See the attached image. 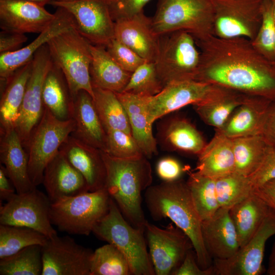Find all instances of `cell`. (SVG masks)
<instances>
[{"mask_svg":"<svg viewBox=\"0 0 275 275\" xmlns=\"http://www.w3.org/2000/svg\"><path fill=\"white\" fill-rule=\"evenodd\" d=\"M196 42L201 57L195 80L275 100V62L259 53L252 41L211 35Z\"/></svg>","mask_w":275,"mask_h":275,"instance_id":"6da1fadb","label":"cell"},{"mask_svg":"<svg viewBox=\"0 0 275 275\" xmlns=\"http://www.w3.org/2000/svg\"><path fill=\"white\" fill-rule=\"evenodd\" d=\"M145 200L154 221L169 218L187 235L201 268H207L212 265L202 237V221L186 181L179 179L150 185L146 189Z\"/></svg>","mask_w":275,"mask_h":275,"instance_id":"7a4b0ae2","label":"cell"},{"mask_svg":"<svg viewBox=\"0 0 275 275\" xmlns=\"http://www.w3.org/2000/svg\"><path fill=\"white\" fill-rule=\"evenodd\" d=\"M102 155L106 171L105 188L125 219L145 231L147 221L142 206V193L152 182L150 162L146 156L120 159L103 151Z\"/></svg>","mask_w":275,"mask_h":275,"instance_id":"3957f363","label":"cell"},{"mask_svg":"<svg viewBox=\"0 0 275 275\" xmlns=\"http://www.w3.org/2000/svg\"><path fill=\"white\" fill-rule=\"evenodd\" d=\"M92 232L121 251L128 260L132 274H155L147 251L145 231L132 226L112 198L107 213L96 224Z\"/></svg>","mask_w":275,"mask_h":275,"instance_id":"277c9868","label":"cell"},{"mask_svg":"<svg viewBox=\"0 0 275 275\" xmlns=\"http://www.w3.org/2000/svg\"><path fill=\"white\" fill-rule=\"evenodd\" d=\"M151 27L158 36L184 31L196 41L213 35V11L210 0H158Z\"/></svg>","mask_w":275,"mask_h":275,"instance_id":"5b68a950","label":"cell"},{"mask_svg":"<svg viewBox=\"0 0 275 275\" xmlns=\"http://www.w3.org/2000/svg\"><path fill=\"white\" fill-rule=\"evenodd\" d=\"M91 44L74 26L47 43L52 61L62 72L72 98L81 90L93 96L90 73Z\"/></svg>","mask_w":275,"mask_h":275,"instance_id":"8992f818","label":"cell"},{"mask_svg":"<svg viewBox=\"0 0 275 275\" xmlns=\"http://www.w3.org/2000/svg\"><path fill=\"white\" fill-rule=\"evenodd\" d=\"M111 197L104 187L51 203L52 224L70 234L89 235L108 212Z\"/></svg>","mask_w":275,"mask_h":275,"instance_id":"52a82bcc","label":"cell"},{"mask_svg":"<svg viewBox=\"0 0 275 275\" xmlns=\"http://www.w3.org/2000/svg\"><path fill=\"white\" fill-rule=\"evenodd\" d=\"M200 57L196 40L190 33L177 31L160 36L155 64L163 86L175 81L194 80Z\"/></svg>","mask_w":275,"mask_h":275,"instance_id":"ba28073f","label":"cell"},{"mask_svg":"<svg viewBox=\"0 0 275 275\" xmlns=\"http://www.w3.org/2000/svg\"><path fill=\"white\" fill-rule=\"evenodd\" d=\"M72 118L61 120L44 107L41 118L33 129L25 148L29 156V174L32 183H42L44 170L66 139L74 131Z\"/></svg>","mask_w":275,"mask_h":275,"instance_id":"9c48e42d","label":"cell"},{"mask_svg":"<svg viewBox=\"0 0 275 275\" xmlns=\"http://www.w3.org/2000/svg\"><path fill=\"white\" fill-rule=\"evenodd\" d=\"M210 1L213 11V35L255 39L261 22L264 0Z\"/></svg>","mask_w":275,"mask_h":275,"instance_id":"30bf717a","label":"cell"},{"mask_svg":"<svg viewBox=\"0 0 275 275\" xmlns=\"http://www.w3.org/2000/svg\"><path fill=\"white\" fill-rule=\"evenodd\" d=\"M51 202L47 195L36 188L16 193L0 207V224L34 229L48 238L58 235L52 226Z\"/></svg>","mask_w":275,"mask_h":275,"instance_id":"8fae6325","label":"cell"},{"mask_svg":"<svg viewBox=\"0 0 275 275\" xmlns=\"http://www.w3.org/2000/svg\"><path fill=\"white\" fill-rule=\"evenodd\" d=\"M49 4L67 10L75 29L90 44L106 47L115 38L107 0H57Z\"/></svg>","mask_w":275,"mask_h":275,"instance_id":"7c38bea8","label":"cell"},{"mask_svg":"<svg viewBox=\"0 0 275 275\" xmlns=\"http://www.w3.org/2000/svg\"><path fill=\"white\" fill-rule=\"evenodd\" d=\"M52 64L47 44L35 52L32 60L31 71L15 126L25 149L33 129L44 112L43 86Z\"/></svg>","mask_w":275,"mask_h":275,"instance_id":"4fadbf2b","label":"cell"},{"mask_svg":"<svg viewBox=\"0 0 275 275\" xmlns=\"http://www.w3.org/2000/svg\"><path fill=\"white\" fill-rule=\"evenodd\" d=\"M145 232L156 275L172 274L193 248L187 235L172 224L163 229L147 221Z\"/></svg>","mask_w":275,"mask_h":275,"instance_id":"5bb4252c","label":"cell"},{"mask_svg":"<svg viewBox=\"0 0 275 275\" xmlns=\"http://www.w3.org/2000/svg\"><path fill=\"white\" fill-rule=\"evenodd\" d=\"M275 235V211H270L250 240L231 258L214 259V275H260L267 240Z\"/></svg>","mask_w":275,"mask_h":275,"instance_id":"9a60e30c","label":"cell"},{"mask_svg":"<svg viewBox=\"0 0 275 275\" xmlns=\"http://www.w3.org/2000/svg\"><path fill=\"white\" fill-rule=\"evenodd\" d=\"M93 253L72 238L57 235L42 246V275H90Z\"/></svg>","mask_w":275,"mask_h":275,"instance_id":"2e32d148","label":"cell"},{"mask_svg":"<svg viewBox=\"0 0 275 275\" xmlns=\"http://www.w3.org/2000/svg\"><path fill=\"white\" fill-rule=\"evenodd\" d=\"M219 88V86L195 80L170 82L158 94L146 97L150 120L153 123L184 106L205 101L213 96Z\"/></svg>","mask_w":275,"mask_h":275,"instance_id":"e0dca14e","label":"cell"},{"mask_svg":"<svg viewBox=\"0 0 275 275\" xmlns=\"http://www.w3.org/2000/svg\"><path fill=\"white\" fill-rule=\"evenodd\" d=\"M55 16L44 6L25 0H0L2 30L20 34L40 33Z\"/></svg>","mask_w":275,"mask_h":275,"instance_id":"ac0fdd59","label":"cell"},{"mask_svg":"<svg viewBox=\"0 0 275 275\" xmlns=\"http://www.w3.org/2000/svg\"><path fill=\"white\" fill-rule=\"evenodd\" d=\"M157 125V145L164 151L198 156L207 143L201 133L186 118L172 115L162 117Z\"/></svg>","mask_w":275,"mask_h":275,"instance_id":"d6986e66","label":"cell"},{"mask_svg":"<svg viewBox=\"0 0 275 275\" xmlns=\"http://www.w3.org/2000/svg\"><path fill=\"white\" fill-rule=\"evenodd\" d=\"M59 150L84 177L89 191L105 187L106 171L101 150L70 134Z\"/></svg>","mask_w":275,"mask_h":275,"instance_id":"ffe728a7","label":"cell"},{"mask_svg":"<svg viewBox=\"0 0 275 275\" xmlns=\"http://www.w3.org/2000/svg\"><path fill=\"white\" fill-rule=\"evenodd\" d=\"M42 183L51 203L89 191L84 177L60 150L47 165Z\"/></svg>","mask_w":275,"mask_h":275,"instance_id":"44dd1931","label":"cell"},{"mask_svg":"<svg viewBox=\"0 0 275 275\" xmlns=\"http://www.w3.org/2000/svg\"><path fill=\"white\" fill-rule=\"evenodd\" d=\"M151 18L143 12L115 21V38L144 60L154 62L159 49V36L153 31Z\"/></svg>","mask_w":275,"mask_h":275,"instance_id":"7402d4cb","label":"cell"},{"mask_svg":"<svg viewBox=\"0 0 275 275\" xmlns=\"http://www.w3.org/2000/svg\"><path fill=\"white\" fill-rule=\"evenodd\" d=\"M54 15L50 24L30 44L16 51L1 54V80L6 79L30 62L35 52L53 38L74 26L72 15L65 9L58 7Z\"/></svg>","mask_w":275,"mask_h":275,"instance_id":"603a6c76","label":"cell"},{"mask_svg":"<svg viewBox=\"0 0 275 275\" xmlns=\"http://www.w3.org/2000/svg\"><path fill=\"white\" fill-rule=\"evenodd\" d=\"M202 234L205 247L213 259H229L240 248L229 209L219 208L212 217L202 221Z\"/></svg>","mask_w":275,"mask_h":275,"instance_id":"cb8c5ba5","label":"cell"},{"mask_svg":"<svg viewBox=\"0 0 275 275\" xmlns=\"http://www.w3.org/2000/svg\"><path fill=\"white\" fill-rule=\"evenodd\" d=\"M0 159L17 194L36 188L29 174V156L15 128L1 129Z\"/></svg>","mask_w":275,"mask_h":275,"instance_id":"d4e9b609","label":"cell"},{"mask_svg":"<svg viewBox=\"0 0 275 275\" xmlns=\"http://www.w3.org/2000/svg\"><path fill=\"white\" fill-rule=\"evenodd\" d=\"M71 118L75 129L71 135L81 141L104 151L106 131L95 108L92 96L81 90L73 97Z\"/></svg>","mask_w":275,"mask_h":275,"instance_id":"484cf974","label":"cell"},{"mask_svg":"<svg viewBox=\"0 0 275 275\" xmlns=\"http://www.w3.org/2000/svg\"><path fill=\"white\" fill-rule=\"evenodd\" d=\"M115 93L126 112L132 135L144 155L147 158L156 155L157 143L147 109V96L124 92Z\"/></svg>","mask_w":275,"mask_h":275,"instance_id":"4316f807","label":"cell"},{"mask_svg":"<svg viewBox=\"0 0 275 275\" xmlns=\"http://www.w3.org/2000/svg\"><path fill=\"white\" fill-rule=\"evenodd\" d=\"M271 101L250 97L233 112L221 128L215 131L231 139L260 135L265 115Z\"/></svg>","mask_w":275,"mask_h":275,"instance_id":"83f0119b","label":"cell"},{"mask_svg":"<svg viewBox=\"0 0 275 275\" xmlns=\"http://www.w3.org/2000/svg\"><path fill=\"white\" fill-rule=\"evenodd\" d=\"M196 171L216 180L235 172L233 141L215 131L198 156Z\"/></svg>","mask_w":275,"mask_h":275,"instance_id":"f1b7e54d","label":"cell"},{"mask_svg":"<svg viewBox=\"0 0 275 275\" xmlns=\"http://www.w3.org/2000/svg\"><path fill=\"white\" fill-rule=\"evenodd\" d=\"M32 60L6 79L1 80V129L15 128L31 71Z\"/></svg>","mask_w":275,"mask_h":275,"instance_id":"f546056e","label":"cell"},{"mask_svg":"<svg viewBox=\"0 0 275 275\" xmlns=\"http://www.w3.org/2000/svg\"><path fill=\"white\" fill-rule=\"evenodd\" d=\"M92 56L90 73L93 87L122 92L132 73L122 68L112 57L106 47L91 44Z\"/></svg>","mask_w":275,"mask_h":275,"instance_id":"4dcf8cb0","label":"cell"},{"mask_svg":"<svg viewBox=\"0 0 275 275\" xmlns=\"http://www.w3.org/2000/svg\"><path fill=\"white\" fill-rule=\"evenodd\" d=\"M270 211L267 205L254 192L229 209L240 248L253 237Z\"/></svg>","mask_w":275,"mask_h":275,"instance_id":"1f68e13d","label":"cell"},{"mask_svg":"<svg viewBox=\"0 0 275 275\" xmlns=\"http://www.w3.org/2000/svg\"><path fill=\"white\" fill-rule=\"evenodd\" d=\"M251 96L220 87L210 99L193 105L196 113L215 130L221 128L233 112Z\"/></svg>","mask_w":275,"mask_h":275,"instance_id":"d6a6232c","label":"cell"},{"mask_svg":"<svg viewBox=\"0 0 275 275\" xmlns=\"http://www.w3.org/2000/svg\"><path fill=\"white\" fill-rule=\"evenodd\" d=\"M42 100L44 107L58 119L71 118L73 98L62 72L53 62L44 81Z\"/></svg>","mask_w":275,"mask_h":275,"instance_id":"836d02e7","label":"cell"},{"mask_svg":"<svg viewBox=\"0 0 275 275\" xmlns=\"http://www.w3.org/2000/svg\"><path fill=\"white\" fill-rule=\"evenodd\" d=\"M93 101L105 130H119L132 135L126 112L116 94L93 87Z\"/></svg>","mask_w":275,"mask_h":275,"instance_id":"e575fe53","label":"cell"},{"mask_svg":"<svg viewBox=\"0 0 275 275\" xmlns=\"http://www.w3.org/2000/svg\"><path fill=\"white\" fill-rule=\"evenodd\" d=\"M235 172L249 177L260 166L268 144L261 135L232 139Z\"/></svg>","mask_w":275,"mask_h":275,"instance_id":"d590c367","label":"cell"},{"mask_svg":"<svg viewBox=\"0 0 275 275\" xmlns=\"http://www.w3.org/2000/svg\"><path fill=\"white\" fill-rule=\"evenodd\" d=\"M186 183L201 221L212 217L219 208L215 180L195 171L189 173Z\"/></svg>","mask_w":275,"mask_h":275,"instance_id":"8d00e7d4","label":"cell"},{"mask_svg":"<svg viewBox=\"0 0 275 275\" xmlns=\"http://www.w3.org/2000/svg\"><path fill=\"white\" fill-rule=\"evenodd\" d=\"M42 245L27 246L10 256L0 259L1 275H42Z\"/></svg>","mask_w":275,"mask_h":275,"instance_id":"74e56055","label":"cell"},{"mask_svg":"<svg viewBox=\"0 0 275 275\" xmlns=\"http://www.w3.org/2000/svg\"><path fill=\"white\" fill-rule=\"evenodd\" d=\"M48 239L26 227L0 224V259L10 256L32 245L43 246Z\"/></svg>","mask_w":275,"mask_h":275,"instance_id":"f35d334b","label":"cell"},{"mask_svg":"<svg viewBox=\"0 0 275 275\" xmlns=\"http://www.w3.org/2000/svg\"><path fill=\"white\" fill-rule=\"evenodd\" d=\"M129 264L124 255L115 245L108 243L93 252L90 275H130Z\"/></svg>","mask_w":275,"mask_h":275,"instance_id":"ab89813d","label":"cell"},{"mask_svg":"<svg viewBox=\"0 0 275 275\" xmlns=\"http://www.w3.org/2000/svg\"><path fill=\"white\" fill-rule=\"evenodd\" d=\"M249 178L235 172L215 180V190L219 208L230 209L254 191Z\"/></svg>","mask_w":275,"mask_h":275,"instance_id":"60d3db41","label":"cell"},{"mask_svg":"<svg viewBox=\"0 0 275 275\" xmlns=\"http://www.w3.org/2000/svg\"><path fill=\"white\" fill-rule=\"evenodd\" d=\"M163 88L158 78L155 63L146 61L132 73L122 92L150 97L160 93Z\"/></svg>","mask_w":275,"mask_h":275,"instance_id":"b9f144b4","label":"cell"},{"mask_svg":"<svg viewBox=\"0 0 275 275\" xmlns=\"http://www.w3.org/2000/svg\"><path fill=\"white\" fill-rule=\"evenodd\" d=\"M252 43L262 56L275 62V23L271 0H264L261 24Z\"/></svg>","mask_w":275,"mask_h":275,"instance_id":"7bdbcfd3","label":"cell"},{"mask_svg":"<svg viewBox=\"0 0 275 275\" xmlns=\"http://www.w3.org/2000/svg\"><path fill=\"white\" fill-rule=\"evenodd\" d=\"M105 131V148L103 151L109 155L124 159L145 156L131 134L119 130Z\"/></svg>","mask_w":275,"mask_h":275,"instance_id":"ee69618b","label":"cell"},{"mask_svg":"<svg viewBox=\"0 0 275 275\" xmlns=\"http://www.w3.org/2000/svg\"><path fill=\"white\" fill-rule=\"evenodd\" d=\"M105 47L115 61L122 68L131 73L146 61L115 38Z\"/></svg>","mask_w":275,"mask_h":275,"instance_id":"f6af8a7d","label":"cell"},{"mask_svg":"<svg viewBox=\"0 0 275 275\" xmlns=\"http://www.w3.org/2000/svg\"><path fill=\"white\" fill-rule=\"evenodd\" d=\"M151 0H107L111 15L115 22L131 17L144 11V6Z\"/></svg>","mask_w":275,"mask_h":275,"instance_id":"bcb514c9","label":"cell"},{"mask_svg":"<svg viewBox=\"0 0 275 275\" xmlns=\"http://www.w3.org/2000/svg\"><path fill=\"white\" fill-rule=\"evenodd\" d=\"M249 178L254 188L275 179L274 149L268 146L260 166Z\"/></svg>","mask_w":275,"mask_h":275,"instance_id":"7dc6e473","label":"cell"},{"mask_svg":"<svg viewBox=\"0 0 275 275\" xmlns=\"http://www.w3.org/2000/svg\"><path fill=\"white\" fill-rule=\"evenodd\" d=\"M185 170L178 160L171 157L161 158L156 165L157 174L163 181H173L180 179Z\"/></svg>","mask_w":275,"mask_h":275,"instance_id":"c3c4849f","label":"cell"},{"mask_svg":"<svg viewBox=\"0 0 275 275\" xmlns=\"http://www.w3.org/2000/svg\"><path fill=\"white\" fill-rule=\"evenodd\" d=\"M172 275H214L212 265L207 268H201L197 262L195 252L190 250L181 264L172 273Z\"/></svg>","mask_w":275,"mask_h":275,"instance_id":"681fc988","label":"cell"},{"mask_svg":"<svg viewBox=\"0 0 275 275\" xmlns=\"http://www.w3.org/2000/svg\"><path fill=\"white\" fill-rule=\"evenodd\" d=\"M28 40L23 34L2 30L0 33V53L16 51Z\"/></svg>","mask_w":275,"mask_h":275,"instance_id":"f907efd6","label":"cell"},{"mask_svg":"<svg viewBox=\"0 0 275 275\" xmlns=\"http://www.w3.org/2000/svg\"><path fill=\"white\" fill-rule=\"evenodd\" d=\"M260 135L275 149V100L269 104L263 120Z\"/></svg>","mask_w":275,"mask_h":275,"instance_id":"816d5d0a","label":"cell"},{"mask_svg":"<svg viewBox=\"0 0 275 275\" xmlns=\"http://www.w3.org/2000/svg\"><path fill=\"white\" fill-rule=\"evenodd\" d=\"M253 192L275 211V179L254 188Z\"/></svg>","mask_w":275,"mask_h":275,"instance_id":"f5cc1de1","label":"cell"},{"mask_svg":"<svg viewBox=\"0 0 275 275\" xmlns=\"http://www.w3.org/2000/svg\"><path fill=\"white\" fill-rule=\"evenodd\" d=\"M16 193L15 187L8 177L4 167L0 166V200L7 201Z\"/></svg>","mask_w":275,"mask_h":275,"instance_id":"db71d44e","label":"cell"},{"mask_svg":"<svg viewBox=\"0 0 275 275\" xmlns=\"http://www.w3.org/2000/svg\"><path fill=\"white\" fill-rule=\"evenodd\" d=\"M266 273L268 275H275V241L269 256Z\"/></svg>","mask_w":275,"mask_h":275,"instance_id":"11a10c76","label":"cell"},{"mask_svg":"<svg viewBox=\"0 0 275 275\" xmlns=\"http://www.w3.org/2000/svg\"><path fill=\"white\" fill-rule=\"evenodd\" d=\"M25 1L37 3L43 6H44L45 5L47 4H49L50 2L52 1H57V0H25Z\"/></svg>","mask_w":275,"mask_h":275,"instance_id":"9f6ffc18","label":"cell"},{"mask_svg":"<svg viewBox=\"0 0 275 275\" xmlns=\"http://www.w3.org/2000/svg\"><path fill=\"white\" fill-rule=\"evenodd\" d=\"M271 3L272 15L275 23V0H271Z\"/></svg>","mask_w":275,"mask_h":275,"instance_id":"6f0895ef","label":"cell"},{"mask_svg":"<svg viewBox=\"0 0 275 275\" xmlns=\"http://www.w3.org/2000/svg\"><path fill=\"white\" fill-rule=\"evenodd\" d=\"M63 1H71V0H63Z\"/></svg>","mask_w":275,"mask_h":275,"instance_id":"680465c9","label":"cell"}]
</instances>
